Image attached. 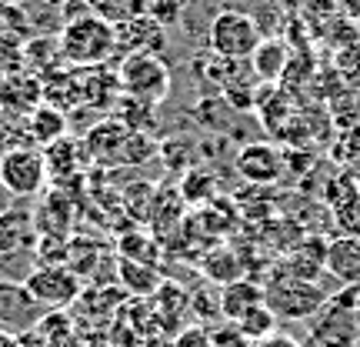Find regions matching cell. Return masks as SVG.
Wrapping results in <instances>:
<instances>
[{
    "label": "cell",
    "mask_w": 360,
    "mask_h": 347,
    "mask_svg": "<svg viewBox=\"0 0 360 347\" xmlns=\"http://www.w3.org/2000/svg\"><path fill=\"white\" fill-rule=\"evenodd\" d=\"M57 47H60V61H67V64L101 67L117 53V30L94 13H80L64 24Z\"/></svg>",
    "instance_id": "obj_1"
},
{
    "label": "cell",
    "mask_w": 360,
    "mask_h": 347,
    "mask_svg": "<svg viewBox=\"0 0 360 347\" xmlns=\"http://www.w3.org/2000/svg\"><path fill=\"white\" fill-rule=\"evenodd\" d=\"M264 304H267V310L277 321H310L327 304V291L321 284L274 274L264 284Z\"/></svg>",
    "instance_id": "obj_2"
},
{
    "label": "cell",
    "mask_w": 360,
    "mask_h": 347,
    "mask_svg": "<svg viewBox=\"0 0 360 347\" xmlns=\"http://www.w3.org/2000/svg\"><path fill=\"white\" fill-rule=\"evenodd\" d=\"M117 87L134 103L157 107L170 94V70L157 53H134L117 67Z\"/></svg>",
    "instance_id": "obj_3"
},
{
    "label": "cell",
    "mask_w": 360,
    "mask_h": 347,
    "mask_svg": "<svg viewBox=\"0 0 360 347\" xmlns=\"http://www.w3.org/2000/svg\"><path fill=\"white\" fill-rule=\"evenodd\" d=\"M260 24L244 11H220L214 20H210V30H207V44L210 51L217 53L220 61H250L254 51L260 47Z\"/></svg>",
    "instance_id": "obj_4"
},
{
    "label": "cell",
    "mask_w": 360,
    "mask_h": 347,
    "mask_svg": "<svg viewBox=\"0 0 360 347\" xmlns=\"http://www.w3.org/2000/svg\"><path fill=\"white\" fill-rule=\"evenodd\" d=\"M307 341L310 347H360V324L350 304V291L327 297V304L307 321Z\"/></svg>",
    "instance_id": "obj_5"
},
{
    "label": "cell",
    "mask_w": 360,
    "mask_h": 347,
    "mask_svg": "<svg viewBox=\"0 0 360 347\" xmlns=\"http://www.w3.org/2000/svg\"><path fill=\"white\" fill-rule=\"evenodd\" d=\"M0 184L11 197H37L47 184V160L37 147H11L0 154Z\"/></svg>",
    "instance_id": "obj_6"
},
{
    "label": "cell",
    "mask_w": 360,
    "mask_h": 347,
    "mask_svg": "<svg viewBox=\"0 0 360 347\" xmlns=\"http://www.w3.org/2000/svg\"><path fill=\"white\" fill-rule=\"evenodd\" d=\"M24 287L44 310H60L80 297L77 274L70 267H64V264H40L37 270L27 274Z\"/></svg>",
    "instance_id": "obj_7"
},
{
    "label": "cell",
    "mask_w": 360,
    "mask_h": 347,
    "mask_svg": "<svg viewBox=\"0 0 360 347\" xmlns=\"http://www.w3.org/2000/svg\"><path fill=\"white\" fill-rule=\"evenodd\" d=\"M237 174L247 180V184H257V187H270L283 177V157L274 144H247L237 154Z\"/></svg>",
    "instance_id": "obj_8"
},
{
    "label": "cell",
    "mask_w": 360,
    "mask_h": 347,
    "mask_svg": "<svg viewBox=\"0 0 360 347\" xmlns=\"http://www.w3.org/2000/svg\"><path fill=\"white\" fill-rule=\"evenodd\" d=\"M114 30H117V53H124V57H134V53H157L160 57V51L167 47L164 27L154 24L147 13L124 27H114Z\"/></svg>",
    "instance_id": "obj_9"
},
{
    "label": "cell",
    "mask_w": 360,
    "mask_h": 347,
    "mask_svg": "<svg viewBox=\"0 0 360 347\" xmlns=\"http://www.w3.org/2000/svg\"><path fill=\"white\" fill-rule=\"evenodd\" d=\"M323 264H327V244H321V237H314V241L297 244L294 251L283 258L281 270H274V274H283V277H297V281L317 284V277L323 274Z\"/></svg>",
    "instance_id": "obj_10"
},
{
    "label": "cell",
    "mask_w": 360,
    "mask_h": 347,
    "mask_svg": "<svg viewBox=\"0 0 360 347\" xmlns=\"http://www.w3.org/2000/svg\"><path fill=\"white\" fill-rule=\"evenodd\" d=\"M327 274H334L340 284L347 287H360V237H347L340 234L327 244Z\"/></svg>",
    "instance_id": "obj_11"
},
{
    "label": "cell",
    "mask_w": 360,
    "mask_h": 347,
    "mask_svg": "<svg viewBox=\"0 0 360 347\" xmlns=\"http://www.w3.org/2000/svg\"><path fill=\"white\" fill-rule=\"evenodd\" d=\"M260 304H264V287L257 281H250V277L220 287V317L227 324H237L244 314H250Z\"/></svg>",
    "instance_id": "obj_12"
},
{
    "label": "cell",
    "mask_w": 360,
    "mask_h": 347,
    "mask_svg": "<svg viewBox=\"0 0 360 347\" xmlns=\"http://www.w3.org/2000/svg\"><path fill=\"white\" fill-rule=\"evenodd\" d=\"M44 103V87L37 77H4L0 80V107L11 114L30 117Z\"/></svg>",
    "instance_id": "obj_13"
},
{
    "label": "cell",
    "mask_w": 360,
    "mask_h": 347,
    "mask_svg": "<svg viewBox=\"0 0 360 347\" xmlns=\"http://www.w3.org/2000/svg\"><path fill=\"white\" fill-rule=\"evenodd\" d=\"M287 64H290V51H287V44L281 37H264L260 47L254 51V57H250L254 74L260 80H267V84H277V80L287 77Z\"/></svg>",
    "instance_id": "obj_14"
},
{
    "label": "cell",
    "mask_w": 360,
    "mask_h": 347,
    "mask_svg": "<svg viewBox=\"0 0 360 347\" xmlns=\"http://www.w3.org/2000/svg\"><path fill=\"white\" fill-rule=\"evenodd\" d=\"M27 130H30V141L40 147H51V144L64 141L67 137V114L53 103H40L34 114L27 117Z\"/></svg>",
    "instance_id": "obj_15"
},
{
    "label": "cell",
    "mask_w": 360,
    "mask_h": 347,
    "mask_svg": "<svg viewBox=\"0 0 360 347\" xmlns=\"http://www.w3.org/2000/svg\"><path fill=\"white\" fill-rule=\"evenodd\" d=\"M117 277L124 284V294H134V297H154L160 291V284H164L157 267L137 264V260H127V258L117 260Z\"/></svg>",
    "instance_id": "obj_16"
},
{
    "label": "cell",
    "mask_w": 360,
    "mask_h": 347,
    "mask_svg": "<svg viewBox=\"0 0 360 347\" xmlns=\"http://www.w3.org/2000/svg\"><path fill=\"white\" fill-rule=\"evenodd\" d=\"M80 157H87V147L74 137H64V141L51 144L47 151H44V160H47V177L60 180L67 174H74L80 168Z\"/></svg>",
    "instance_id": "obj_17"
},
{
    "label": "cell",
    "mask_w": 360,
    "mask_h": 347,
    "mask_svg": "<svg viewBox=\"0 0 360 347\" xmlns=\"http://www.w3.org/2000/svg\"><path fill=\"white\" fill-rule=\"evenodd\" d=\"M84 7L110 27H124L143 17V0H84Z\"/></svg>",
    "instance_id": "obj_18"
},
{
    "label": "cell",
    "mask_w": 360,
    "mask_h": 347,
    "mask_svg": "<svg viewBox=\"0 0 360 347\" xmlns=\"http://www.w3.org/2000/svg\"><path fill=\"white\" fill-rule=\"evenodd\" d=\"M204 274H207V281L227 287L233 281H244V264H240V258L233 254L231 247H217L214 254L204 258Z\"/></svg>",
    "instance_id": "obj_19"
},
{
    "label": "cell",
    "mask_w": 360,
    "mask_h": 347,
    "mask_svg": "<svg viewBox=\"0 0 360 347\" xmlns=\"http://www.w3.org/2000/svg\"><path fill=\"white\" fill-rule=\"evenodd\" d=\"M150 304H154L157 321L174 324V317H177V314L191 310V297H187V291H184V287H177V284L164 281V284H160V291L150 297Z\"/></svg>",
    "instance_id": "obj_20"
},
{
    "label": "cell",
    "mask_w": 360,
    "mask_h": 347,
    "mask_svg": "<svg viewBox=\"0 0 360 347\" xmlns=\"http://www.w3.org/2000/svg\"><path fill=\"white\" fill-rule=\"evenodd\" d=\"M20 310H30V314H40V304L27 294L24 284H0V324L17 321Z\"/></svg>",
    "instance_id": "obj_21"
},
{
    "label": "cell",
    "mask_w": 360,
    "mask_h": 347,
    "mask_svg": "<svg viewBox=\"0 0 360 347\" xmlns=\"http://www.w3.org/2000/svg\"><path fill=\"white\" fill-rule=\"evenodd\" d=\"M277 324H281V321H277V317L267 310V304H260V308H254L250 314H244V317L233 324V327H237V331H240L250 344H260V341H267V337L277 334Z\"/></svg>",
    "instance_id": "obj_22"
},
{
    "label": "cell",
    "mask_w": 360,
    "mask_h": 347,
    "mask_svg": "<svg viewBox=\"0 0 360 347\" xmlns=\"http://www.w3.org/2000/svg\"><path fill=\"white\" fill-rule=\"evenodd\" d=\"M30 214H20V210H7L0 217V254L7 251H20V244H27L24 237H30Z\"/></svg>",
    "instance_id": "obj_23"
},
{
    "label": "cell",
    "mask_w": 360,
    "mask_h": 347,
    "mask_svg": "<svg viewBox=\"0 0 360 347\" xmlns=\"http://www.w3.org/2000/svg\"><path fill=\"white\" fill-rule=\"evenodd\" d=\"M214 187H217L214 174H207V170H191L187 177L180 180V197L191 201V204H204V201L214 197Z\"/></svg>",
    "instance_id": "obj_24"
},
{
    "label": "cell",
    "mask_w": 360,
    "mask_h": 347,
    "mask_svg": "<svg viewBox=\"0 0 360 347\" xmlns=\"http://www.w3.org/2000/svg\"><path fill=\"white\" fill-rule=\"evenodd\" d=\"M27 30V13L17 0H0V40L20 44V34Z\"/></svg>",
    "instance_id": "obj_25"
},
{
    "label": "cell",
    "mask_w": 360,
    "mask_h": 347,
    "mask_svg": "<svg viewBox=\"0 0 360 347\" xmlns=\"http://www.w3.org/2000/svg\"><path fill=\"white\" fill-rule=\"evenodd\" d=\"M187 4L191 0H143V13L154 20V24H160L164 30L174 24H180V17H184V11H187Z\"/></svg>",
    "instance_id": "obj_26"
},
{
    "label": "cell",
    "mask_w": 360,
    "mask_h": 347,
    "mask_svg": "<svg viewBox=\"0 0 360 347\" xmlns=\"http://www.w3.org/2000/svg\"><path fill=\"white\" fill-rule=\"evenodd\" d=\"M300 7H304V13L314 20V27L327 24V20H337V13H340V4H337V0H304Z\"/></svg>",
    "instance_id": "obj_27"
},
{
    "label": "cell",
    "mask_w": 360,
    "mask_h": 347,
    "mask_svg": "<svg viewBox=\"0 0 360 347\" xmlns=\"http://www.w3.org/2000/svg\"><path fill=\"white\" fill-rule=\"evenodd\" d=\"M174 347H214V341H210V331L204 324H193V327H184L174 337Z\"/></svg>",
    "instance_id": "obj_28"
},
{
    "label": "cell",
    "mask_w": 360,
    "mask_h": 347,
    "mask_svg": "<svg viewBox=\"0 0 360 347\" xmlns=\"http://www.w3.org/2000/svg\"><path fill=\"white\" fill-rule=\"evenodd\" d=\"M210 341H214V347H254L240 331H237V327H233V324L214 327V331H210Z\"/></svg>",
    "instance_id": "obj_29"
},
{
    "label": "cell",
    "mask_w": 360,
    "mask_h": 347,
    "mask_svg": "<svg viewBox=\"0 0 360 347\" xmlns=\"http://www.w3.org/2000/svg\"><path fill=\"white\" fill-rule=\"evenodd\" d=\"M254 347H304V344L290 334H274V337H267V341H260V344H254Z\"/></svg>",
    "instance_id": "obj_30"
},
{
    "label": "cell",
    "mask_w": 360,
    "mask_h": 347,
    "mask_svg": "<svg viewBox=\"0 0 360 347\" xmlns=\"http://www.w3.org/2000/svg\"><path fill=\"white\" fill-rule=\"evenodd\" d=\"M13 197L7 191H4V184H0V217H4V214H7V210H13Z\"/></svg>",
    "instance_id": "obj_31"
},
{
    "label": "cell",
    "mask_w": 360,
    "mask_h": 347,
    "mask_svg": "<svg viewBox=\"0 0 360 347\" xmlns=\"http://www.w3.org/2000/svg\"><path fill=\"white\" fill-rule=\"evenodd\" d=\"M350 291V304H354V314H357V324H360V287H347Z\"/></svg>",
    "instance_id": "obj_32"
},
{
    "label": "cell",
    "mask_w": 360,
    "mask_h": 347,
    "mask_svg": "<svg viewBox=\"0 0 360 347\" xmlns=\"http://www.w3.org/2000/svg\"><path fill=\"white\" fill-rule=\"evenodd\" d=\"M347 13L357 20V17H360V0H347Z\"/></svg>",
    "instance_id": "obj_33"
},
{
    "label": "cell",
    "mask_w": 360,
    "mask_h": 347,
    "mask_svg": "<svg viewBox=\"0 0 360 347\" xmlns=\"http://www.w3.org/2000/svg\"><path fill=\"white\" fill-rule=\"evenodd\" d=\"M354 27H357V37H360V17H357V20H354Z\"/></svg>",
    "instance_id": "obj_34"
}]
</instances>
